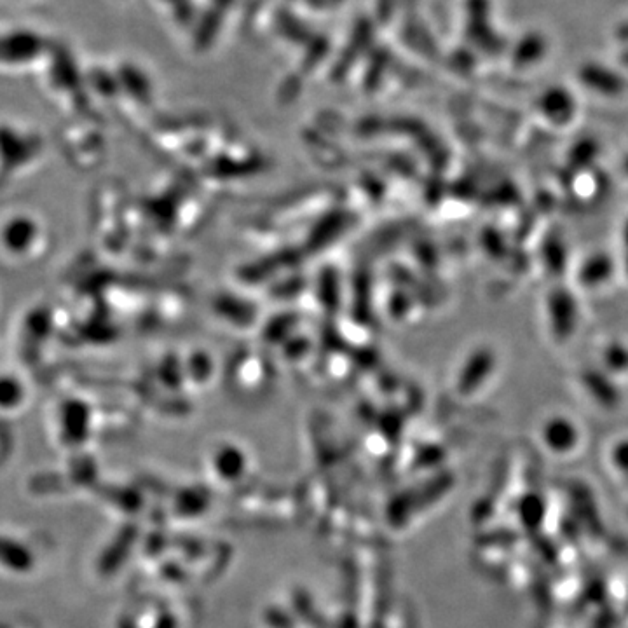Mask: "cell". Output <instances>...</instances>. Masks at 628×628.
<instances>
[{
	"label": "cell",
	"mask_w": 628,
	"mask_h": 628,
	"mask_svg": "<svg viewBox=\"0 0 628 628\" xmlns=\"http://www.w3.org/2000/svg\"><path fill=\"white\" fill-rule=\"evenodd\" d=\"M540 107L543 116H547L552 123L559 126H566L576 116L574 96L564 88L548 89L547 93L541 96Z\"/></svg>",
	"instance_id": "obj_2"
},
{
	"label": "cell",
	"mask_w": 628,
	"mask_h": 628,
	"mask_svg": "<svg viewBox=\"0 0 628 628\" xmlns=\"http://www.w3.org/2000/svg\"><path fill=\"white\" fill-rule=\"evenodd\" d=\"M543 433L548 442L555 445L553 449L569 451V449H574L580 431L576 428V423L571 421V417L557 414V416L548 417L547 423L543 424Z\"/></svg>",
	"instance_id": "obj_3"
},
{
	"label": "cell",
	"mask_w": 628,
	"mask_h": 628,
	"mask_svg": "<svg viewBox=\"0 0 628 628\" xmlns=\"http://www.w3.org/2000/svg\"><path fill=\"white\" fill-rule=\"evenodd\" d=\"M616 37H618L620 41L628 42V23H625V25H622V27L616 30Z\"/></svg>",
	"instance_id": "obj_4"
},
{
	"label": "cell",
	"mask_w": 628,
	"mask_h": 628,
	"mask_svg": "<svg viewBox=\"0 0 628 628\" xmlns=\"http://www.w3.org/2000/svg\"><path fill=\"white\" fill-rule=\"evenodd\" d=\"M622 63H623V65H627V67H628V49H627V51H623Z\"/></svg>",
	"instance_id": "obj_5"
},
{
	"label": "cell",
	"mask_w": 628,
	"mask_h": 628,
	"mask_svg": "<svg viewBox=\"0 0 628 628\" xmlns=\"http://www.w3.org/2000/svg\"><path fill=\"white\" fill-rule=\"evenodd\" d=\"M580 81L587 88L594 89L602 95H620L627 88V82L620 74H616L613 70L606 69L602 65H597V63H588V65L581 67Z\"/></svg>",
	"instance_id": "obj_1"
}]
</instances>
